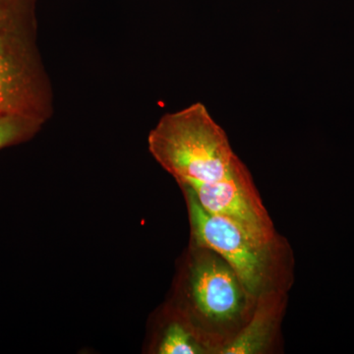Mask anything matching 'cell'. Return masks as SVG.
<instances>
[{
  "label": "cell",
  "instance_id": "obj_1",
  "mask_svg": "<svg viewBox=\"0 0 354 354\" xmlns=\"http://www.w3.org/2000/svg\"><path fill=\"white\" fill-rule=\"evenodd\" d=\"M39 0H0V113L46 124L55 92L39 46Z\"/></svg>",
  "mask_w": 354,
  "mask_h": 354
},
{
  "label": "cell",
  "instance_id": "obj_2",
  "mask_svg": "<svg viewBox=\"0 0 354 354\" xmlns=\"http://www.w3.org/2000/svg\"><path fill=\"white\" fill-rule=\"evenodd\" d=\"M148 147L179 185L218 183L244 165L227 133L200 102L162 115L149 134Z\"/></svg>",
  "mask_w": 354,
  "mask_h": 354
},
{
  "label": "cell",
  "instance_id": "obj_3",
  "mask_svg": "<svg viewBox=\"0 0 354 354\" xmlns=\"http://www.w3.org/2000/svg\"><path fill=\"white\" fill-rule=\"evenodd\" d=\"M183 190L198 242L221 256L248 292H259L265 283L267 247L234 221L203 209L190 191Z\"/></svg>",
  "mask_w": 354,
  "mask_h": 354
},
{
  "label": "cell",
  "instance_id": "obj_4",
  "mask_svg": "<svg viewBox=\"0 0 354 354\" xmlns=\"http://www.w3.org/2000/svg\"><path fill=\"white\" fill-rule=\"evenodd\" d=\"M179 186L190 191L203 209L234 221L261 245L269 248L274 241L271 218L245 165L234 176L218 183H192Z\"/></svg>",
  "mask_w": 354,
  "mask_h": 354
},
{
  "label": "cell",
  "instance_id": "obj_5",
  "mask_svg": "<svg viewBox=\"0 0 354 354\" xmlns=\"http://www.w3.org/2000/svg\"><path fill=\"white\" fill-rule=\"evenodd\" d=\"M241 286L234 270L218 260L205 261L193 272L195 302L200 311L212 320H230L239 313Z\"/></svg>",
  "mask_w": 354,
  "mask_h": 354
},
{
  "label": "cell",
  "instance_id": "obj_6",
  "mask_svg": "<svg viewBox=\"0 0 354 354\" xmlns=\"http://www.w3.org/2000/svg\"><path fill=\"white\" fill-rule=\"evenodd\" d=\"M274 322V311L271 307L261 306L250 324L227 348L221 351L225 354L257 353L265 348L271 334Z\"/></svg>",
  "mask_w": 354,
  "mask_h": 354
},
{
  "label": "cell",
  "instance_id": "obj_7",
  "mask_svg": "<svg viewBox=\"0 0 354 354\" xmlns=\"http://www.w3.org/2000/svg\"><path fill=\"white\" fill-rule=\"evenodd\" d=\"M43 127V123L25 116L0 113V150L30 141Z\"/></svg>",
  "mask_w": 354,
  "mask_h": 354
},
{
  "label": "cell",
  "instance_id": "obj_8",
  "mask_svg": "<svg viewBox=\"0 0 354 354\" xmlns=\"http://www.w3.org/2000/svg\"><path fill=\"white\" fill-rule=\"evenodd\" d=\"M201 349L191 339L189 333L181 326H171L165 333L160 346V354H194L201 353Z\"/></svg>",
  "mask_w": 354,
  "mask_h": 354
}]
</instances>
